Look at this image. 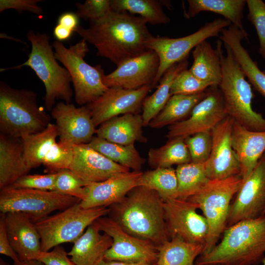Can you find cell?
Here are the masks:
<instances>
[{
    "label": "cell",
    "instance_id": "cell-33",
    "mask_svg": "<svg viewBox=\"0 0 265 265\" xmlns=\"http://www.w3.org/2000/svg\"><path fill=\"white\" fill-rule=\"evenodd\" d=\"M206 91L192 95L171 96L163 109L148 126L153 129H159L183 120L190 115L195 106L205 97Z\"/></svg>",
    "mask_w": 265,
    "mask_h": 265
},
{
    "label": "cell",
    "instance_id": "cell-11",
    "mask_svg": "<svg viewBox=\"0 0 265 265\" xmlns=\"http://www.w3.org/2000/svg\"><path fill=\"white\" fill-rule=\"evenodd\" d=\"M232 23L224 18H217L207 22L196 32L179 38L151 36L146 41V47L154 51L159 59L157 77L152 85L156 86L166 70L187 58L190 51L202 42L212 37L219 36V33Z\"/></svg>",
    "mask_w": 265,
    "mask_h": 265
},
{
    "label": "cell",
    "instance_id": "cell-34",
    "mask_svg": "<svg viewBox=\"0 0 265 265\" xmlns=\"http://www.w3.org/2000/svg\"><path fill=\"white\" fill-rule=\"evenodd\" d=\"M88 144L111 160L133 171H140L145 162L134 144L121 145L97 136Z\"/></svg>",
    "mask_w": 265,
    "mask_h": 265
},
{
    "label": "cell",
    "instance_id": "cell-17",
    "mask_svg": "<svg viewBox=\"0 0 265 265\" xmlns=\"http://www.w3.org/2000/svg\"><path fill=\"white\" fill-rule=\"evenodd\" d=\"M151 85L137 89L110 87L97 100L85 105L91 112L96 127L115 117L139 113Z\"/></svg>",
    "mask_w": 265,
    "mask_h": 265
},
{
    "label": "cell",
    "instance_id": "cell-56",
    "mask_svg": "<svg viewBox=\"0 0 265 265\" xmlns=\"http://www.w3.org/2000/svg\"></svg>",
    "mask_w": 265,
    "mask_h": 265
},
{
    "label": "cell",
    "instance_id": "cell-37",
    "mask_svg": "<svg viewBox=\"0 0 265 265\" xmlns=\"http://www.w3.org/2000/svg\"><path fill=\"white\" fill-rule=\"evenodd\" d=\"M205 163L190 162L177 166L175 169L178 184L177 199L187 200L210 181Z\"/></svg>",
    "mask_w": 265,
    "mask_h": 265
},
{
    "label": "cell",
    "instance_id": "cell-51",
    "mask_svg": "<svg viewBox=\"0 0 265 265\" xmlns=\"http://www.w3.org/2000/svg\"><path fill=\"white\" fill-rule=\"evenodd\" d=\"M13 265H44L38 260H34L26 262H20L18 263H14Z\"/></svg>",
    "mask_w": 265,
    "mask_h": 265
},
{
    "label": "cell",
    "instance_id": "cell-49",
    "mask_svg": "<svg viewBox=\"0 0 265 265\" xmlns=\"http://www.w3.org/2000/svg\"><path fill=\"white\" fill-rule=\"evenodd\" d=\"M73 32L67 30L61 26L56 24L54 27L53 36L57 41L63 42L68 40L73 34Z\"/></svg>",
    "mask_w": 265,
    "mask_h": 265
},
{
    "label": "cell",
    "instance_id": "cell-54",
    "mask_svg": "<svg viewBox=\"0 0 265 265\" xmlns=\"http://www.w3.org/2000/svg\"><path fill=\"white\" fill-rule=\"evenodd\" d=\"M263 157H264V158L265 159V152L264 153V155H263Z\"/></svg>",
    "mask_w": 265,
    "mask_h": 265
},
{
    "label": "cell",
    "instance_id": "cell-29",
    "mask_svg": "<svg viewBox=\"0 0 265 265\" xmlns=\"http://www.w3.org/2000/svg\"><path fill=\"white\" fill-rule=\"evenodd\" d=\"M187 10L184 13L187 19L193 18L202 11L219 14L238 27L248 39V33L242 23L245 0H188Z\"/></svg>",
    "mask_w": 265,
    "mask_h": 265
},
{
    "label": "cell",
    "instance_id": "cell-26",
    "mask_svg": "<svg viewBox=\"0 0 265 265\" xmlns=\"http://www.w3.org/2000/svg\"><path fill=\"white\" fill-rule=\"evenodd\" d=\"M143 119L139 113H128L112 118L97 129V137L115 143L128 145L135 142L145 143Z\"/></svg>",
    "mask_w": 265,
    "mask_h": 265
},
{
    "label": "cell",
    "instance_id": "cell-24",
    "mask_svg": "<svg viewBox=\"0 0 265 265\" xmlns=\"http://www.w3.org/2000/svg\"><path fill=\"white\" fill-rule=\"evenodd\" d=\"M232 144L240 164V175L244 181L265 152V131H252L234 121Z\"/></svg>",
    "mask_w": 265,
    "mask_h": 265
},
{
    "label": "cell",
    "instance_id": "cell-9",
    "mask_svg": "<svg viewBox=\"0 0 265 265\" xmlns=\"http://www.w3.org/2000/svg\"><path fill=\"white\" fill-rule=\"evenodd\" d=\"M80 202L35 223L40 236L42 251H50L63 243H74L86 228L109 213V207L84 209Z\"/></svg>",
    "mask_w": 265,
    "mask_h": 265
},
{
    "label": "cell",
    "instance_id": "cell-19",
    "mask_svg": "<svg viewBox=\"0 0 265 265\" xmlns=\"http://www.w3.org/2000/svg\"><path fill=\"white\" fill-rule=\"evenodd\" d=\"M159 66L157 54L153 50H148L117 66L115 70L104 77L103 81L108 88L133 90L147 85L152 86Z\"/></svg>",
    "mask_w": 265,
    "mask_h": 265
},
{
    "label": "cell",
    "instance_id": "cell-7",
    "mask_svg": "<svg viewBox=\"0 0 265 265\" xmlns=\"http://www.w3.org/2000/svg\"><path fill=\"white\" fill-rule=\"evenodd\" d=\"M243 182L240 175L210 180L187 199L198 206L208 222L209 232L203 254L208 253L214 247L226 229L232 199Z\"/></svg>",
    "mask_w": 265,
    "mask_h": 265
},
{
    "label": "cell",
    "instance_id": "cell-36",
    "mask_svg": "<svg viewBox=\"0 0 265 265\" xmlns=\"http://www.w3.org/2000/svg\"><path fill=\"white\" fill-rule=\"evenodd\" d=\"M137 186L156 191L163 201L177 198L178 184L176 170L172 167L159 168L142 172Z\"/></svg>",
    "mask_w": 265,
    "mask_h": 265
},
{
    "label": "cell",
    "instance_id": "cell-8",
    "mask_svg": "<svg viewBox=\"0 0 265 265\" xmlns=\"http://www.w3.org/2000/svg\"><path fill=\"white\" fill-rule=\"evenodd\" d=\"M52 46L56 59L70 75L77 104L83 106L91 103L108 89L103 81L105 75L102 66H91L84 59L89 51L85 40L81 38L69 48L62 42L56 40Z\"/></svg>",
    "mask_w": 265,
    "mask_h": 265
},
{
    "label": "cell",
    "instance_id": "cell-55",
    "mask_svg": "<svg viewBox=\"0 0 265 265\" xmlns=\"http://www.w3.org/2000/svg\"><path fill=\"white\" fill-rule=\"evenodd\" d=\"M263 72L265 74V69L263 71Z\"/></svg>",
    "mask_w": 265,
    "mask_h": 265
},
{
    "label": "cell",
    "instance_id": "cell-50",
    "mask_svg": "<svg viewBox=\"0 0 265 265\" xmlns=\"http://www.w3.org/2000/svg\"><path fill=\"white\" fill-rule=\"evenodd\" d=\"M98 265H155L146 264H133L116 261L102 260Z\"/></svg>",
    "mask_w": 265,
    "mask_h": 265
},
{
    "label": "cell",
    "instance_id": "cell-43",
    "mask_svg": "<svg viewBox=\"0 0 265 265\" xmlns=\"http://www.w3.org/2000/svg\"><path fill=\"white\" fill-rule=\"evenodd\" d=\"M57 175V172L43 175L26 174L10 186L16 188L54 191Z\"/></svg>",
    "mask_w": 265,
    "mask_h": 265
},
{
    "label": "cell",
    "instance_id": "cell-21",
    "mask_svg": "<svg viewBox=\"0 0 265 265\" xmlns=\"http://www.w3.org/2000/svg\"><path fill=\"white\" fill-rule=\"evenodd\" d=\"M69 169L88 184L100 182L130 170L114 162L88 144L73 146Z\"/></svg>",
    "mask_w": 265,
    "mask_h": 265
},
{
    "label": "cell",
    "instance_id": "cell-53",
    "mask_svg": "<svg viewBox=\"0 0 265 265\" xmlns=\"http://www.w3.org/2000/svg\"><path fill=\"white\" fill-rule=\"evenodd\" d=\"M262 263H263V265H265V257H264V258L263 259V261H262Z\"/></svg>",
    "mask_w": 265,
    "mask_h": 265
},
{
    "label": "cell",
    "instance_id": "cell-38",
    "mask_svg": "<svg viewBox=\"0 0 265 265\" xmlns=\"http://www.w3.org/2000/svg\"><path fill=\"white\" fill-rule=\"evenodd\" d=\"M162 5V2L156 0H110L112 10L138 14L153 25L166 24L170 21Z\"/></svg>",
    "mask_w": 265,
    "mask_h": 265
},
{
    "label": "cell",
    "instance_id": "cell-12",
    "mask_svg": "<svg viewBox=\"0 0 265 265\" xmlns=\"http://www.w3.org/2000/svg\"><path fill=\"white\" fill-rule=\"evenodd\" d=\"M58 133L55 124L50 123L41 132L21 138L26 163L31 170L43 165L50 173L69 169L73 146L61 141L56 142Z\"/></svg>",
    "mask_w": 265,
    "mask_h": 265
},
{
    "label": "cell",
    "instance_id": "cell-41",
    "mask_svg": "<svg viewBox=\"0 0 265 265\" xmlns=\"http://www.w3.org/2000/svg\"><path fill=\"white\" fill-rule=\"evenodd\" d=\"M191 162L203 163L209 159L212 147L211 132H202L185 138Z\"/></svg>",
    "mask_w": 265,
    "mask_h": 265
},
{
    "label": "cell",
    "instance_id": "cell-15",
    "mask_svg": "<svg viewBox=\"0 0 265 265\" xmlns=\"http://www.w3.org/2000/svg\"><path fill=\"white\" fill-rule=\"evenodd\" d=\"M163 208L170 238L178 237L186 241L205 246L208 224L204 216L197 212L196 204L187 200L171 199L163 201Z\"/></svg>",
    "mask_w": 265,
    "mask_h": 265
},
{
    "label": "cell",
    "instance_id": "cell-45",
    "mask_svg": "<svg viewBox=\"0 0 265 265\" xmlns=\"http://www.w3.org/2000/svg\"><path fill=\"white\" fill-rule=\"evenodd\" d=\"M42 0H0V12L4 10L13 9L20 13L28 11L39 16L43 14V9L38 3Z\"/></svg>",
    "mask_w": 265,
    "mask_h": 265
},
{
    "label": "cell",
    "instance_id": "cell-48",
    "mask_svg": "<svg viewBox=\"0 0 265 265\" xmlns=\"http://www.w3.org/2000/svg\"><path fill=\"white\" fill-rule=\"evenodd\" d=\"M79 17L76 13L66 12L62 13L58 17L57 24L67 30L75 32L79 26Z\"/></svg>",
    "mask_w": 265,
    "mask_h": 265
},
{
    "label": "cell",
    "instance_id": "cell-14",
    "mask_svg": "<svg viewBox=\"0 0 265 265\" xmlns=\"http://www.w3.org/2000/svg\"><path fill=\"white\" fill-rule=\"evenodd\" d=\"M228 116L222 94L218 86H210L205 97L194 107L185 120L170 125L166 135L171 139L185 138L202 132H211Z\"/></svg>",
    "mask_w": 265,
    "mask_h": 265
},
{
    "label": "cell",
    "instance_id": "cell-2",
    "mask_svg": "<svg viewBox=\"0 0 265 265\" xmlns=\"http://www.w3.org/2000/svg\"><path fill=\"white\" fill-rule=\"evenodd\" d=\"M109 208V217L129 234L157 246L170 239L163 201L156 191L137 186Z\"/></svg>",
    "mask_w": 265,
    "mask_h": 265
},
{
    "label": "cell",
    "instance_id": "cell-28",
    "mask_svg": "<svg viewBox=\"0 0 265 265\" xmlns=\"http://www.w3.org/2000/svg\"><path fill=\"white\" fill-rule=\"evenodd\" d=\"M221 33L220 40L230 47L248 82L265 98V74L242 45L241 41L245 39L243 33L233 24L223 29Z\"/></svg>",
    "mask_w": 265,
    "mask_h": 265
},
{
    "label": "cell",
    "instance_id": "cell-18",
    "mask_svg": "<svg viewBox=\"0 0 265 265\" xmlns=\"http://www.w3.org/2000/svg\"><path fill=\"white\" fill-rule=\"evenodd\" d=\"M234 123V120L228 115L211 132L212 150L205 163L210 180L240 175V164L232 144Z\"/></svg>",
    "mask_w": 265,
    "mask_h": 265
},
{
    "label": "cell",
    "instance_id": "cell-4",
    "mask_svg": "<svg viewBox=\"0 0 265 265\" xmlns=\"http://www.w3.org/2000/svg\"><path fill=\"white\" fill-rule=\"evenodd\" d=\"M218 40L222 67V79L218 87L222 94L228 116L248 130L254 132L265 131V118L252 106L253 94L250 83L230 47Z\"/></svg>",
    "mask_w": 265,
    "mask_h": 265
},
{
    "label": "cell",
    "instance_id": "cell-32",
    "mask_svg": "<svg viewBox=\"0 0 265 265\" xmlns=\"http://www.w3.org/2000/svg\"><path fill=\"white\" fill-rule=\"evenodd\" d=\"M204 245L172 237L158 247V259L155 265H195L204 251Z\"/></svg>",
    "mask_w": 265,
    "mask_h": 265
},
{
    "label": "cell",
    "instance_id": "cell-31",
    "mask_svg": "<svg viewBox=\"0 0 265 265\" xmlns=\"http://www.w3.org/2000/svg\"><path fill=\"white\" fill-rule=\"evenodd\" d=\"M193 62L189 70L201 80L218 86L222 79V67L218 48L213 49L205 40L192 51Z\"/></svg>",
    "mask_w": 265,
    "mask_h": 265
},
{
    "label": "cell",
    "instance_id": "cell-35",
    "mask_svg": "<svg viewBox=\"0 0 265 265\" xmlns=\"http://www.w3.org/2000/svg\"><path fill=\"white\" fill-rule=\"evenodd\" d=\"M149 165L153 169L169 168L191 162L189 152L183 137L169 139L163 145L151 148L148 154Z\"/></svg>",
    "mask_w": 265,
    "mask_h": 265
},
{
    "label": "cell",
    "instance_id": "cell-20",
    "mask_svg": "<svg viewBox=\"0 0 265 265\" xmlns=\"http://www.w3.org/2000/svg\"><path fill=\"white\" fill-rule=\"evenodd\" d=\"M59 140L73 146L88 144L94 137L97 129L90 111L86 106L77 107L61 101L51 110Z\"/></svg>",
    "mask_w": 265,
    "mask_h": 265
},
{
    "label": "cell",
    "instance_id": "cell-6",
    "mask_svg": "<svg viewBox=\"0 0 265 265\" xmlns=\"http://www.w3.org/2000/svg\"><path fill=\"white\" fill-rule=\"evenodd\" d=\"M50 120V115L38 105L35 91L14 88L0 82L1 133L21 138L41 132Z\"/></svg>",
    "mask_w": 265,
    "mask_h": 265
},
{
    "label": "cell",
    "instance_id": "cell-16",
    "mask_svg": "<svg viewBox=\"0 0 265 265\" xmlns=\"http://www.w3.org/2000/svg\"><path fill=\"white\" fill-rule=\"evenodd\" d=\"M236 195L230 207L227 228L240 221L265 216V159L263 156Z\"/></svg>",
    "mask_w": 265,
    "mask_h": 265
},
{
    "label": "cell",
    "instance_id": "cell-42",
    "mask_svg": "<svg viewBox=\"0 0 265 265\" xmlns=\"http://www.w3.org/2000/svg\"><path fill=\"white\" fill-rule=\"evenodd\" d=\"M247 19L256 29L259 41V53L265 59V3L261 0H247Z\"/></svg>",
    "mask_w": 265,
    "mask_h": 265
},
{
    "label": "cell",
    "instance_id": "cell-3",
    "mask_svg": "<svg viewBox=\"0 0 265 265\" xmlns=\"http://www.w3.org/2000/svg\"><path fill=\"white\" fill-rule=\"evenodd\" d=\"M219 243L200 255L195 265H257L265 254V216L227 228Z\"/></svg>",
    "mask_w": 265,
    "mask_h": 265
},
{
    "label": "cell",
    "instance_id": "cell-52",
    "mask_svg": "<svg viewBox=\"0 0 265 265\" xmlns=\"http://www.w3.org/2000/svg\"><path fill=\"white\" fill-rule=\"evenodd\" d=\"M0 265H10L2 259H0Z\"/></svg>",
    "mask_w": 265,
    "mask_h": 265
},
{
    "label": "cell",
    "instance_id": "cell-10",
    "mask_svg": "<svg viewBox=\"0 0 265 265\" xmlns=\"http://www.w3.org/2000/svg\"><path fill=\"white\" fill-rule=\"evenodd\" d=\"M80 201L56 191L16 188L8 186L0 189L1 213L20 212L35 223L53 212L63 211Z\"/></svg>",
    "mask_w": 265,
    "mask_h": 265
},
{
    "label": "cell",
    "instance_id": "cell-30",
    "mask_svg": "<svg viewBox=\"0 0 265 265\" xmlns=\"http://www.w3.org/2000/svg\"><path fill=\"white\" fill-rule=\"evenodd\" d=\"M187 58L174 64L164 73L159 80L156 91L147 96L143 104L141 116L144 126H147L163 109L171 97V85L177 76L184 70L187 69Z\"/></svg>",
    "mask_w": 265,
    "mask_h": 265
},
{
    "label": "cell",
    "instance_id": "cell-40",
    "mask_svg": "<svg viewBox=\"0 0 265 265\" xmlns=\"http://www.w3.org/2000/svg\"><path fill=\"white\" fill-rule=\"evenodd\" d=\"M55 190L59 193L74 197L80 201L85 197L86 183L69 169H64L57 172Z\"/></svg>",
    "mask_w": 265,
    "mask_h": 265
},
{
    "label": "cell",
    "instance_id": "cell-23",
    "mask_svg": "<svg viewBox=\"0 0 265 265\" xmlns=\"http://www.w3.org/2000/svg\"><path fill=\"white\" fill-rule=\"evenodd\" d=\"M4 214L8 238L20 261L36 260L42 250L35 224L22 212Z\"/></svg>",
    "mask_w": 265,
    "mask_h": 265
},
{
    "label": "cell",
    "instance_id": "cell-44",
    "mask_svg": "<svg viewBox=\"0 0 265 265\" xmlns=\"http://www.w3.org/2000/svg\"><path fill=\"white\" fill-rule=\"evenodd\" d=\"M76 13L85 20L98 19L111 10L110 0H86L83 3L76 4Z\"/></svg>",
    "mask_w": 265,
    "mask_h": 265
},
{
    "label": "cell",
    "instance_id": "cell-47",
    "mask_svg": "<svg viewBox=\"0 0 265 265\" xmlns=\"http://www.w3.org/2000/svg\"><path fill=\"white\" fill-rule=\"evenodd\" d=\"M0 253L9 257L14 263L20 262L9 240L4 213L1 214L0 218Z\"/></svg>",
    "mask_w": 265,
    "mask_h": 265
},
{
    "label": "cell",
    "instance_id": "cell-5",
    "mask_svg": "<svg viewBox=\"0 0 265 265\" xmlns=\"http://www.w3.org/2000/svg\"><path fill=\"white\" fill-rule=\"evenodd\" d=\"M26 36L31 45L27 60L19 65L1 68L0 72L20 69L24 66L32 69L45 86L44 101L48 111L52 110L57 99L70 103L73 96L71 78L68 70L57 62L53 46L50 44V36L45 32L29 30Z\"/></svg>",
    "mask_w": 265,
    "mask_h": 265
},
{
    "label": "cell",
    "instance_id": "cell-25",
    "mask_svg": "<svg viewBox=\"0 0 265 265\" xmlns=\"http://www.w3.org/2000/svg\"><path fill=\"white\" fill-rule=\"evenodd\" d=\"M100 232L94 222L74 243L68 254L75 265H98L104 259L106 252L112 245V239L107 234Z\"/></svg>",
    "mask_w": 265,
    "mask_h": 265
},
{
    "label": "cell",
    "instance_id": "cell-13",
    "mask_svg": "<svg viewBox=\"0 0 265 265\" xmlns=\"http://www.w3.org/2000/svg\"><path fill=\"white\" fill-rule=\"evenodd\" d=\"M94 222L101 231L112 239L111 247L105 254V260L150 265L157 263L158 246L129 234L109 216L100 217Z\"/></svg>",
    "mask_w": 265,
    "mask_h": 265
},
{
    "label": "cell",
    "instance_id": "cell-22",
    "mask_svg": "<svg viewBox=\"0 0 265 265\" xmlns=\"http://www.w3.org/2000/svg\"><path fill=\"white\" fill-rule=\"evenodd\" d=\"M141 171L119 174L106 180L90 183L85 186V197L80 201L84 209L109 207L122 201L137 186Z\"/></svg>",
    "mask_w": 265,
    "mask_h": 265
},
{
    "label": "cell",
    "instance_id": "cell-46",
    "mask_svg": "<svg viewBox=\"0 0 265 265\" xmlns=\"http://www.w3.org/2000/svg\"><path fill=\"white\" fill-rule=\"evenodd\" d=\"M68 256L65 249L59 245L53 247L52 251H42L36 260L44 265H75Z\"/></svg>",
    "mask_w": 265,
    "mask_h": 265
},
{
    "label": "cell",
    "instance_id": "cell-27",
    "mask_svg": "<svg viewBox=\"0 0 265 265\" xmlns=\"http://www.w3.org/2000/svg\"><path fill=\"white\" fill-rule=\"evenodd\" d=\"M30 170L21 138L0 133V188L11 186Z\"/></svg>",
    "mask_w": 265,
    "mask_h": 265
},
{
    "label": "cell",
    "instance_id": "cell-39",
    "mask_svg": "<svg viewBox=\"0 0 265 265\" xmlns=\"http://www.w3.org/2000/svg\"><path fill=\"white\" fill-rule=\"evenodd\" d=\"M212 82L200 80L189 69L183 71L174 80L170 89L171 96L176 94L192 95L205 92L213 86ZM217 86V85H216Z\"/></svg>",
    "mask_w": 265,
    "mask_h": 265
},
{
    "label": "cell",
    "instance_id": "cell-1",
    "mask_svg": "<svg viewBox=\"0 0 265 265\" xmlns=\"http://www.w3.org/2000/svg\"><path fill=\"white\" fill-rule=\"evenodd\" d=\"M147 21L127 11L110 10L104 16L89 21V26H79L75 31L92 44L97 55L117 66L147 51L146 43L153 35Z\"/></svg>",
    "mask_w": 265,
    "mask_h": 265
}]
</instances>
